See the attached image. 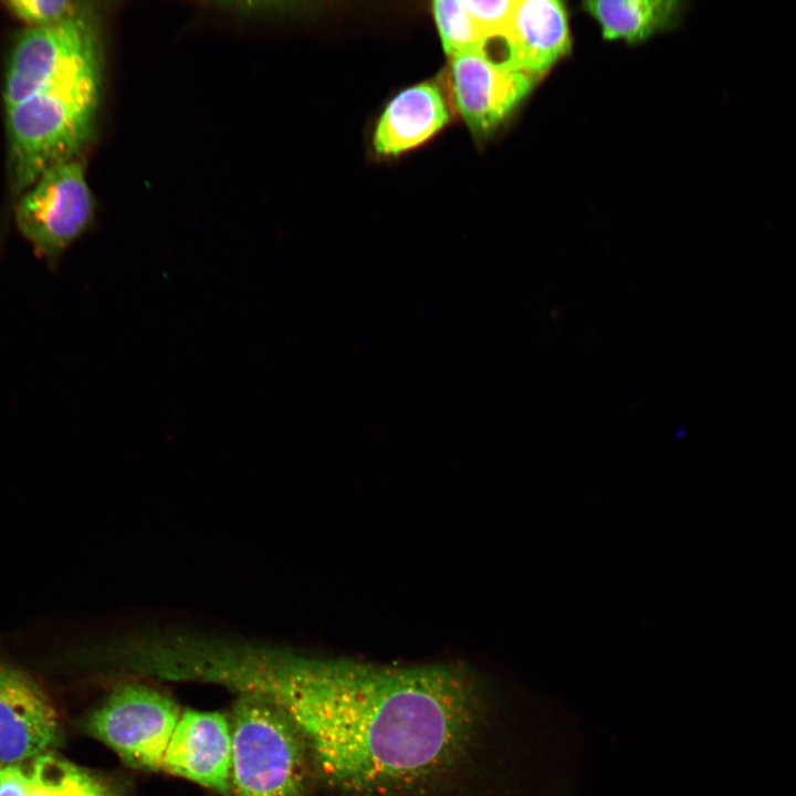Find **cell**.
Returning a JSON list of instances; mask_svg holds the SVG:
<instances>
[{
	"mask_svg": "<svg viewBox=\"0 0 796 796\" xmlns=\"http://www.w3.org/2000/svg\"><path fill=\"white\" fill-rule=\"evenodd\" d=\"M203 679L272 701L324 777L360 795L440 772L467 743L475 712L469 674L452 664L390 667L221 645Z\"/></svg>",
	"mask_w": 796,
	"mask_h": 796,
	"instance_id": "obj_1",
	"label": "cell"
},
{
	"mask_svg": "<svg viewBox=\"0 0 796 796\" xmlns=\"http://www.w3.org/2000/svg\"><path fill=\"white\" fill-rule=\"evenodd\" d=\"M98 91L100 63L6 108L10 179L18 197L45 170L74 158L91 134Z\"/></svg>",
	"mask_w": 796,
	"mask_h": 796,
	"instance_id": "obj_2",
	"label": "cell"
},
{
	"mask_svg": "<svg viewBox=\"0 0 796 796\" xmlns=\"http://www.w3.org/2000/svg\"><path fill=\"white\" fill-rule=\"evenodd\" d=\"M229 722L234 796H304L310 752L283 710L259 694L241 693Z\"/></svg>",
	"mask_w": 796,
	"mask_h": 796,
	"instance_id": "obj_3",
	"label": "cell"
},
{
	"mask_svg": "<svg viewBox=\"0 0 796 796\" xmlns=\"http://www.w3.org/2000/svg\"><path fill=\"white\" fill-rule=\"evenodd\" d=\"M95 199L76 159L45 170L15 203L19 231L51 269L94 222Z\"/></svg>",
	"mask_w": 796,
	"mask_h": 796,
	"instance_id": "obj_4",
	"label": "cell"
},
{
	"mask_svg": "<svg viewBox=\"0 0 796 796\" xmlns=\"http://www.w3.org/2000/svg\"><path fill=\"white\" fill-rule=\"evenodd\" d=\"M180 715L178 704L166 694L126 683L115 688L91 714L87 730L126 764L160 771Z\"/></svg>",
	"mask_w": 796,
	"mask_h": 796,
	"instance_id": "obj_5",
	"label": "cell"
},
{
	"mask_svg": "<svg viewBox=\"0 0 796 796\" xmlns=\"http://www.w3.org/2000/svg\"><path fill=\"white\" fill-rule=\"evenodd\" d=\"M98 46L87 13L52 25L28 27L10 52L3 86L6 108L73 71L98 64Z\"/></svg>",
	"mask_w": 796,
	"mask_h": 796,
	"instance_id": "obj_6",
	"label": "cell"
},
{
	"mask_svg": "<svg viewBox=\"0 0 796 796\" xmlns=\"http://www.w3.org/2000/svg\"><path fill=\"white\" fill-rule=\"evenodd\" d=\"M534 78L492 61L483 51L451 57L454 105L474 133H486L500 124L530 93Z\"/></svg>",
	"mask_w": 796,
	"mask_h": 796,
	"instance_id": "obj_7",
	"label": "cell"
},
{
	"mask_svg": "<svg viewBox=\"0 0 796 796\" xmlns=\"http://www.w3.org/2000/svg\"><path fill=\"white\" fill-rule=\"evenodd\" d=\"M59 740L56 714L41 689L23 672L0 662V764L32 761Z\"/></svg>",
	"mask_w": 796,
	"mask_h": 796,
	"instance_id": "obj_8",
	"label": "cell"
},
{
	"mask_svg": "<svg viewBox=\"0 0 796 796\" xmlns=\"http://www.w3.org/2000/svg\"><path fill=\"white\" fill-rule=\"evenodd\" d=\"M232 735L220 712L181 713L164 756L163 769L228 795L231 787Z\"/></svg>",
	"mask_w": 796,
	"mask_h": 796,
	"instance_id": "obj_9",
	"label": "cell"
},
{
	"mask_svg": "<svg viewBox=\"0 0 796 796\" xmlns=\"http://www.w3.org/2000/svg\"><path fill=\"white\" fill-rule=\"evenodd\" d=\"M504 41L507 66L533 77L545 73L570 46L563 2L517 0Z\"/></svg>",
	"mask_w": 796,
	"mask_h": 796,
	"instance_id": "obj_10",
	"label": "cell"
},
{
	"mask_svg": "<svg viewBox=\"0 0 796 796\" xmlns=\"http://www.w3.org/2000/svg\"><path fill=\"white\" fill-rule=\"evenodd\" d=\"M449 122L440 90L421 83L401 91L384 109L374 134L380 155H398L428 140Z\"/></svg>",
	"mask_w": 796,
	"mask_h": 796,
	"instance_id": "obj_11",
	"label": "cell"
},
{
	"mask_svg": "<svg viewBox=\"0 0 796 796\" xmlns=\"http://www.w3.org/2000/svg\"><path fill=\"white\" fill-rule=\"evenodd\" d=\"M583 7L600 24L606 39L640 42L670 28L678 18L681 2L674 0H598Z\"/></svg>",
	"mask_w": 796,
	"mask_h": 796,
	"instance_id": "obj_12",
	"label": "cell"
},
{
	"mask_svg": "<svg viewBox=\"0 0 796 796\" xmlns=\"http://www.w3.org/2000/svg\"><path fill=\"white\" fill-rule=\"evenodd\" d=\"M27 796H113L109 787L80 766L46 753L31 761Z\"/></svg>",
	"mask_w": 796,
	"mask_h": 796,
	"instance_id": "obj_13",
	"label": "cell"
},
{
	"mask_svg": "<svg viewBox=\"0 0 796 796\" xmlns=\"http://www.w3.org/2000/svg\"><path fill=\"white\" fill-rule=\"evenodd\" d=\"M444 52L451 57L464 52L483 51L482 35L462 0H438L432 4Z\"/></svg>",
	"mask_w": 796,
	"mask_h": 796,
	"instance_id": "obj_14",
	"label": "cell"
},
{
	"mask_svg": "<svg viewBox=\"0 0 796 796\" xmlns=\"http://www.w3.org/2000/svg\"><path fill=\"white\" fill-rule=\"evenodd\" d=\"M6 6L28 27L52 25L87 13L82 3L67 0H12Z\"/></svg>",
	"mask_w": 796,
	"mask_h": 796,
	"instance_id": "obj_15",
	"label": "cell"
},
{
	"mask_svg": "<svg viewBox=\"0 0 796 796\" xmlns=\"http://www.w3.org/2000/svg\"><path fill=\"white\" fill-rule=\"evenodd\" d=\"M484 39H505L517 0H462Z\"/></svg>",
	"mask_w": 796,
	"mask_h": 796,
	"instance_id": "obj_16",
	"label": "cell"
},
{
	"mask_svg": "<svg viewBox=\"0 0 796 796\" xmlns=\"http://www.w3.org/2000/svg\"><path fill=\"white\" fill-rule=\"evenodd\" d=\"M31 776V761L0 764V796H27Z\"/></svg>",
	"mask_w": 796,
	"mask_h": 796,
	"instance_id": "obj_17",
	"label": "cell"
}]
</instances>
